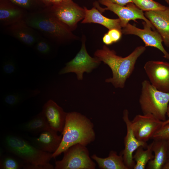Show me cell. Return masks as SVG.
Instances as JSON below:
<instances>
[{
    "instance_id": "cell-7",
    "label": "cell",
    "mask_w": 169,
    "mask_h": 169,
    "mask_svg": "<svg viewBox=\"0 0 169 169\" xmlns=\"http://www.w3.org/2000/svg\"><path fill=\"white\" fill-rule=\"evenodd\" d=\"M48 8L55 17L72 31L76 28L78 23L85 16L84 8L72 0L53 5Z\"/></svg>"
},
{
    "instance_id": "cell-4",
    "label": "cell",
    "mask_w": 169,
    "mask_h": 169,
    "mask_svg": "<svg viewBox=\"0 0 169 169\" xmlns=\"http://www.w3.org/2000/svg\"><path fill=\"white\" fill-rule=\"evenodd\" d=\"M5 143L8 151L20 159L23 167L29 169H53L49 163L53 153L42 151L17 136L9 135L5 138Z\"/></svg>"
},
{
    "instance_id": "cell-31",
    "label": "cell",
    "mask_w": 169,
    "mask_h": 169,
    "mask_svg": "<svg viewBox=\"0 0 169 169\" xmlns=\"http://www.w3.org/2000/svg\"><path fill=\"white\" fill-rule=\"evenodd\" d=\"M110 36L113 43L118 41L121 36V31L116 29L109 30L107 33Z\"/></svg>"
},
{
    "instance_id": "cell-14",
    "label": "cell",
    "mask_w": 169,
    "mask_h": 169,
    "mask_svg": "<svg viewBox=\"0 0 169 169\" xmlns=\"http://www.w3.org/2000/svg\"><path fill=\"white\" fill-rule=\"evenodd\" d=\"M42 112L50 127L57 132H62L67 113L52 100H48L44 104Z\"/></svg>"
},
{
    "instance_id": "cell-37",
    "label": "cell",
    "mask_w": 169,
    "mask_h": 169,
    "mask_svg": "<svg viewBox=\"0 0 169 169\" xmlns=\"http://www.w3.org/2000/svg\"><path fill=\"white\" fill-rule=\"evenodd\" d=\"M167 148V155L168 158H169V138L166 140Z\"/></svg>"
},
{
    "instance_id": "cell-29",
    "label": "cell",
    "mask_w": 169,
    "mask_h": 169,
    "mask_svg": "<svg viewBox=\"0 0 169 169\" xmlns=\"http://www.w3.org/2000/svg\"><path fill=\"white\" fill-rule=\"evenodd\" d=\"M17 6L25 10L31 9L33 3L38 0H8Z\"/></svg>"
},
{
    "instance_id": "cell-28",
    "label": "cell",
    "mask_w": 169,
    "mask_h": 169,
    "mask_svg": "<svg viewBox=\"0 0 169 169\" xmlns=\"http://www.w3.org/2000/svg\"><path fill=\"white\" fill-rule=\"evenodd\" d=\"M169 138V123L162 126L154 135L153 140H167Z\"/></svg>"
},
{
    "instance_id": "cell-20",
    "label": "cell",
    "mask_w": 169,
    "mask_h": 169,
    "mask_svg": "<svg viewBox=\"0 0 169 169\" xmlns=\"http://www.w3.org/2000/svg\"><path fill=\"white\" fill-rule=\"evenodd\" d=\"M152 150L154 158L148 163L147 169H162L167 161V148L166 140H154L152 142Z\"/></svg>"
},
{
    "instance_id": "cell-39",
    "label": "cell",
    "mask_w": 169,
    "mask_h": 169,
    "mask_svg": "<svg viewBox=\"0 0 169 169\" xmlns=\"http://www.w3.org/2000/svg\"><path fill=\"white\" fill-rule=\"evenodd\" d=\"M166 115L167 116L168 118H169V105H168L167 108Z\"/></svg>"
},
{
    "instance_id": "cell-35",
    "label": "cell",
    "mask_w": 169,
    "mask_h": 169,
    "mask_svg": "<svg viewBox=\"0 0 169 169\" xmlns=\"http://www.w3.org/2000/svg\"><path fill=\"white\" fill-rule=\"evenodd\" d=\"M68 0H51V6Z\"/></svg>"
},
{
    "instance_id": "cell-9",
    "label": "cell",
    "mask_w": 169,
    "mask_h": 169,
    "mask_svg": "<svg viewBox=\"0 0 169 169\" xmlns=\"http://www.w3.org/2000/svg\"><path fill=\"white\" fill-rule=\"evenodd\" d=\"M99 3L106 7L101 8L95 3V7L102 13L106 10H110L116 14L121 21L122 28L125 27L131 20L136 22L137 19H141L145 22L153 30L155 28L151 22L145 17L143 11L138 8L133 3L121 6L113 3L109 0H99Z\"/></svg>"
},
{
    "instance_id": "cell-25",
    "label": "cell",
    "mask_w": 169,
    "mask_h": 169,
    "mask_svg": "<svg viewBox=\"0 0 169 169\" xmlns=\"http://www.w3.org/2000/svg\"><path fill=\"white\" fill-rule=\"evenodd\" d=\"M34 45L36 51L43 55H49L51 52L52 47L49 39L40 36Z\"/></svg>"
},
{
    "instance_id": "cell-21",
    "label": "cell",
    "mask_w": 169,
    "mask_h": 169,
    "mask_svg": "<svg viewBox=\"0 0 169 169\" xmlns=\"http://www.w3.org/2000/svg\"><path fill=\"white\" fill-rule=\"evenodd\" d=\"M101 169H129L124 161L122 155H118L117 152L111 150L108 157L102 158L94 154L91 156Z\"/></svg>"
},
{
    "instance_id": "cell-19",
    "label": "cell",
    "mask_w": 169,
    "mask_h": 169,
    "mask_svg": "<svg viewBox=\"0 0 169 169\" xmlns=\"http://www.w3.org/2000/svg\"><path fill=\"white\" fill-rule=\"evenodd\" d=\"M85 10V16L83 19L82 23H94L101 24L109 30L116 29L121 31L122 27L121 21L118 19H111L103 16L95 7L88 9L84 7Z\"/></svg>"
},
{
    "instance_id": "cell-23",
    "label": "cell",
    "mask_w": 169,
    "mask_h": 169,
    "mask_svg": "<svg viewBox=\"0 0 169 169\" xmlns=\"http://www.w3.org/2000/svg\"><path fill=\"white\" fill-rule=\"evenodd\" d=\"M152 142L147 146L146 149L144 150V147L141 146L136 150L133 157L136 161L134 169H145L149 161L153 159L154 155L152 150Z\"/></svg>"
},
{
    "instance_id": "cell-34",
    "label": "cell",
    "mask_w": 169,
    "mask_h": 169,
    "mask_svg": "<svg viewBox=\"0 0 169 169\" xmlns=\"http://www.w3.org/2000/svg\"><path fill=\"white\" fill-rule=\"evenodd\" d=\"M44 4L48 8L51 6V0H38Z\"/></svg>"
},
{
    "instance_id": "cell-30",
    "label": "cell",
    "mask_w": 169,
    "mask_h": 169,
    "mask_svg": "<svg viewBox=\"0 0 169 169\" xmlns=\"http://www.w3.org/2000/svg\"><path fill=\"white\" fill-rule=\"evenodd\" d=\"M2 69L6 74H11L16 72V66L13 61L9 60L4 63L2 65Z\"/></svg>"
},
{
    "instance_id": "cell-16",
    "label": "cell",
    "mask_w": 169,
    "mask_h": 169,
    "mask_svg": "<svg viewBox=\"0 0 169 169\" xmlns=\"http://www.w3.org/2000/svg\"><path fill=\"white\" fill-rule=\"evenodd\" d=\"M7 29L11 36L28 46H33L41 36L36 30L24 21L8 26Z\"/></svg>"
},
{
    "instance_id": "cell-10",
    "label": "cell",
    "mask_w": 169,
    "mask_h": 169,
    "mask_svg": "<svg viewBox=\"0 0 169 169\" xmlns=\"http://www.w3.org/2000/svg\"><path fill=\"white\" fill-rule=\"evenodd\" d=\"M163 122L151 114H139L131 121V126L136 138L146 142L162 126Z\"/></svg>"
},
{
    "instance_id": "cell-1",
    "label": "cell",
    "mask_w": 169,
    "mask_h": 169,
    "mask_svg": "<svg viewBox=\"0 0 169 169\" xmlns=\"http://www.w3.org/2000/svg\"><path fill=\"white\" fill-rule=\"evenodd\" d=\"M61 133V143L52 154L54 158L73 145L80 144L86 146L95 138L93 123L86 116L75 111L67 113Z\"/></svg>"
},
{
    "instance_id": "cell-12",
    "label": "cell",
    "mask_w": 169,
    "mask_h": 169,
    "mask_svg": "<svg viewBox=\"0 0 169 169\" xmlns=\"http://www.w3.org/2000/svg\"><path fill=\"white\" fill-rule=\"evenodd\" d=\"M144 28L140 29L128 23L122 28L121 32L125 34H132L141 38L145 44V47L150 46L156 48L164 54V57L169 60V54L164 48L162 38L157 31L152 30L150 26L144 21L142 22Z\"/></svg>"
},
{
    "instance_id": "cell-33",
    "label": "cell",
    "mask_w": 169,
    "mask_h": 169,
    "mask_svg": "<svg viewBox=\"0 0 169 169\" xmlns=\"http://www.w3.org/2000/svg\"><path fill=\"white\" fill-rule=\"evenodd\" d=\"M103 41L105 44L107 45L111 44L113 43L110 36L108 33L104 34L103 38Z\"/></svg>"
},
{
    "instance_id": "cell-27",
    "label": "cell",
    "mask_w": 169,
    "mask_h": 169,
    "mask_svg": "<svg viewBox=\"0 0 169 169\" xmlns=\"http://www.w3.org/2000/svg\"><path fill=\"white\" fill-rule=\"evenodd\" d=\"M23 97V95L20 93H12L6 95L4 97V101L7 105L13 106L21 102Z\"/></svg>"
},
{
    "instance_id": "cell-36",
    "label": "cell",
    "mask_w": 169,
    "mask_h": 169,
    "mask_svg": "<svg viewBox=\"0 0 169 169\" xmlns=\"http://www.w3.org/2000/svg\"><path fill=\"white\" fill-rule=\"evenodd\" d=\"M162 169H169V158H168L166 162L163 166Z\"/></svg>"
},
{
    "instance_id": "cell-26",
    "label": "cell",
    "mask_w": 169,
    "mask_h": 169,
    "mask_svg": "<svg viewBox=\"0 0 169 169\" xmlns=\"http://www.w3.org/2000/svg\"><path fill=\"white\" fill-rule=\"evenodd\" d=\"M23 163L10 156L4 158L0 163V169H18L23 167Z\"/></svg>"
},
{
    "instance_id": "cell-13",
    "label": "cell",
    "mask_w": 169,
    "mask_h": 169,
    "mask_svg": "<svg viewBox=\"0 0 169 169\" xmlns=\"http://www.w3.org/2000/svg\"><path fill=\"white\" fill-rule=\"evenodd\" d=\"M122 119L125 124L127 132L124 140V149L120 154L122 155L124 163L129 169H133L135 163L133 157V153L139 147L147 148L148 145L146 142L139 140L134 135L127 109L123 110Z\"/></svg>"
},
{
    "instance_id": "cell-3",
    "label": "cell",
    "mask_w": 169,
    "mask_h": 169,
    "mask_svg": "<svg viewBox=\"0 0 169 169\" xmlns=\"http://www.w3.org/2000/svg\"><path fill=\"white\" fill-rule=\"evenodd\" d=\"M24 21L49 40L64 43L76 38L72 31L55 17L48 8L27 13Z\"/></svg>"
},
{
    "instance_id": "cell-11",
    "label": "cell",
    "mask_w": 169,
    "mask_h": 169,
    "mask_svg": "<svg viewBox=\"0 0 169 169\" xmlns=\"http://www.w3.org/2000/svg\"><path fill=\"white\" fill-rule=\"evenodd\" d=\"M144 68L154 87L160 91L169 92V63L149 61L145 63Z\"/></svg>"
},
{
    "instance_id": "cell-17",
    "label": "cell",
    "mask_w": 169,
    "mask_h": 169,
    "mask_svg": "<svg viewBox=\"0 0 169 169\" xmlns=\"http://www.w3.org/2000/svg\"><path fill=\"white\" fill-rule=\"evenodd\" d=\"M57 132L52 129L43 131L38 137L31 139L32 144L42 151L53 153L59 148L62 139V134L59 135Z\"/></svg>"
},
{
    "instance_id": "cell-5",
    "label": "cell",
    "mask_w": 169,
    "mask_h": 169,
    "mask_svg": "<svg viewBox=\"0 0 169 169\" xmlns=\"http://www.w3.org/2000/svg\"><path fill=\"white\" fill-rule=\"evenodd\" d=\"M139 102L143 114H151L161 120H166L169 92L160 91L147 80L141 84Z\"/></svg>"
},
{
    "instance_id": "cell-38",
    "label": "cell",
    "mask_w": 169,
    "mask_h": 169,
    "mask_svg": "<svg viewBox=\"0 0 169 169\" xmlns=\"http://www.w3.org/2000/svg\"><path fill=\"white\" fill-rule=\"evenodd\" d=\"M168 123H169V118L167 120H166L165 121H163V125H164Z\"/></svg>"
},
{
    "instance_id": "cell-15",
    "label": "cell",
    "mask_w": 169,
    "mask_h": 169,
    "mask_svg": "<svg viewBox=\"0 0 169 169\" xmlns=\"http://www.w3.org/2000/svg\"><path fill=\"white\" fill-rule=\"evenodd\" d=\"M144 14L161 35L165 44L169 47V7L163 10L145 12Z\"/></svg>"
},
{
    "instance_id": "cell-2",
    "label": "cell",
    "mask_w": 169,
    "mask_h": 169,
    "mask_svg": "<svg viewBox=\"0 0 169 169\" xmlns=\"http://www.w3.org/2000/svg\"><path fill=\"white\" fill-rule=\"evenodd\" d=\"M146 49L145 46L137 47L129 55L122 57L104 45L95 52L94 56L112 71V77L106 79L105 82L111 83L115 88H123L134 69L137 60Z\"/></svg>"
},
{
    "instance_id": "cell-32",
    "label": "cell",
    "mask_w": 169,
    "mask_h": 169,
    "mask_svg": "<svg viewBox=\"0 0 169 169\" xmlns=\"http://www.w3.org/2000/svg\"><path fill=\"white\" fill-rule=\"evenodd\" d=\"M115 3L121 5L125 6L129 3H133L132 0H109Z\"/></svg>"
},
{
    "instance_id": "cell-6",
    "label": "cell",
    "mask_w": 169,
    "mask_h": 169,
    "mask_svg": "<svg viewBox=\"0 0 169 169\" xmlns=\"http://www.w3.org/2000/svg\"><path fill=\"white\" fill-rule=\"evenodd\" d=\"M86 146L77 144L64 152L61 160L55 162V169H95L96 164L90 156Z\"/></svg>"
},
{
    "instance_id": "cell-8",
    "label": "cell",
    "mask_w": 169,
    "mask_h": 169,
    "mask_svg": "<svg viewBox=\"0 0 169 169\" xmlns=\"http://www.w3.org/2000/svg\"><path fill=\"white\" fill-rule=\"evenodd\" d=\"M85 41V37L83 36L80 51L74 59L66 63V66L59 72L60 74L74 73L78 80H82L84 72L90 73L100 64L101 61L98 58L92 57L88 54Z\"/></svg>"
},
{
    "instance_id": "cell-22",
    "label": "cell",
    "mask_w": 169,
    "mask_h": 169,
    "mask_svg": "<svg viewBox=\"0 0 169 169\" xmlns=\"http://www.w3.org/2000/svg\"><path fill=\"white\" fill-rule=\"evenodd\" d=\"M23 128L24 130L35 134L52 129L42 111L25 123Z\"/></svg>"
},
{
    "instance_id": "cell-40",
    "label": "cell",
    "mask_w": 169,
    "mask_h": 169,
    "mask_svg": "<svg viewBox=\"0 0 169 169\" xmlns=\"http://www.w3.org/2000/svg\"><path fill=\"white\" fill-rule=\"evenodd\" d=\"M165 1L169 4V0H165Z\"/></svg>"
},
{
    "instance_id": "cell-18",
    "label": "cell",
    "mask_w": 169,
    "mask_h": 169,
    "mask_svg": "<svg viewBox=\"0 0 169 169\" xmlns=\"http://www.w3.org/2000/svg\"><path fill=\"white\" fill-rule=\"evenodd\" d=\"M27 13L23 9L10 1L1 0L0 4V22L8 26L24 21Z\"/></svg>"
},
{
    "instance_id": "cell-24",
    "label": "cell",
    "mask_w": 169,
    "mask_h": 169,
    "mask_svg": "<svg viewBox=\"0 0 169 169\" xmlns=\"http://www.w3.org/2000/svg\"><path fill=\"white\" fill-rule=\"evenodd\" d=\"M132 1L139 9L145 12L163 10L167 7L153 0H132Z\"/></svg>"
}]
</instances>
